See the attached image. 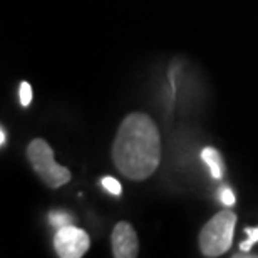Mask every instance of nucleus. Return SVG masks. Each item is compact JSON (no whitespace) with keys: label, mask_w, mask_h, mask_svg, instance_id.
Masks as SVG:
<instances>
[{"label":"nucleus","mask_w":258,"mask_h":258,"mask_svg":"<svg viewBox=\"0 0 258 258\" xmlns=\"http://www.w3.org/2000/svg\"><path fill=\"white\" fill-rule=\"evenodd\" d=\"M161 141L153 119L141 112L129 114L112 144V159L126 178L141 181L159 166Z\"/></svg>","instance_id":"1"},{"label":"nucleus","mask_w":258,"mask_h":258,"mask_svg":"<svg viewBox=\"0 0 258 258\" xmlns=\"http://www.w3.org/2000/svg\"><path fill=\"white\" fill-rule=\"evenodd\" d=\"M236 216L233 211L225 210L216 213L200 233V248L206 256H220L230 250L233 243Z\"/></svg>","instance_id":"2"},{"label":"nucleus","mask_w":258,"mask_h":258,"mask_svg":"<svg viewBox=\"0 0 258 258\" xmlns=\"http://www.w3.org/2000/svg\"><path fill=\"white\" fill-rule=\"evenodd\" d=\"M30 166L49 188H60L71 181V171L55 163L52 148L44 139H34L27 148Z\"/></svg>","instance_id":"3"},{"label":"nucleus","mask_w":258,"mask_h":258,"mask_svg":"<svg viewBox=\"0 0 258 258\" xmlns=\"http://www.w3.org/2000/svg\"><path fill=\"white\" fill-rule=\"evenodd\" d=\"M91 240L84 230L76 228L74 225L59 228L54 238L55 251L60 258H81L89 250Z\"/></svg>","instance_id":"4"},{"label":"nucleus","mask_w":258,"mask_h":258,"mask_svg":"<svg viewBox=\"0 0 258 258\" xmlns=\"http://www.w3.org/2000/svg\"><path fill=\"white\" fill-rule=\"evenodd\" d=\"M112 245V255L116 258H134L139 253V243L138 235L133 230V226L126 221H119L111 236Z\"/></svg>","instance_id":"5"},{"label":"nucleus","mask_w":258,"mask_h":258,"mask_svg":"<svg viewBox=\"0 0 258 258\" xmlns=\"http://www.w3.org/2000/svg\"><path fill=\"white\" fill-rule=\"evenodd\" d=\"M201 159L208 164L210 171H211V176L215 179H221L223 178V159H221L220 153L216 151L213 148H205L203 153H201Z\"/></svg>","instance_id":"6"},{"label":"nucleus","mask_w":258,"mask_h":258,"mask_svg":"<svg viewBox=\"0 0 258 258\" xmlns=\"http://www.w3.org/2000/svg\"><path fill=\"white\" fill-rule=\"evenodd\" d=\"M49 221H50V225L59 230V228H64V226L72 225V216L69 213H66V211H54V213H50Z\"/></svg>","instance_id":"7"},{"label":"nucleus","mask_w":258,"mask_h":258,"mask_svg":"<svg viewBox=\"0 0 258 258\" xmlns=\"http://www.w3.org/2000/svg\"><path fill=\"white\" fill-rule=\"evenodd\" d=\"M19 99L22 106H29L30 101H32V87H30L29 82H22L19 87Z\"/></svg>","instance_id":"8"},{"label":"nucleus","mask_w":258,"mask_h":258,"mask_svg":"<svg viewBox=\"0 0 258 258\" xmlns=\"http://www.w3.org/2000/svg\"><path fill=\"white\" fill-rule=\"evenodd\" d=\"M245 233L248 235V238H246L243 243L240 245V250L241 251H250L251 246H253V243H256V241H258V228H246Z\"/></svg>","instance_id":"9"},{"label":"nucleus","mask_w":258,"mask_h":258,"mask_svg":"<svg viewBox=\"0 0 258 258\" xmlns=\"http://www.w3.org/2000/svg\"><path fill=\"white\" fill-rule=\"evenodd\" d=\"M101 184H102V186H104V189H107V191H109L111 195H114V196L121 195V191H122L119 181H117V179H114V178H111V176L102 178Z\"/></svg>","instance_id":"10"},{"label":"nucleus","mask_w":258,"mask_h":258,"mask_svg":"<svg viewBox=\"0 0 258 258\" xmlns=\"http://www.w3.org/2000/svg\"><path fill=\"white\" fill-rule=\"evenodd\" d=\"M220 200H221V203L226 205V206H231V205H235V193L231 191V189L228 186H223L220 189Z\"/></svg>","instance_id":"11"},{"label":"nucleus","mask_w":258,"mask_h":258,"mask_svg":"<svg viewBox=\"0 0 258 258\" xmlns=\"http://www.w3.org/2000/svg\"><path fill=\"white\" fill-rule=\"evenodd\" d=\"M0 146H5V129L0 127Z\"/></svg>","instance_id":"12"}]
</instances>
